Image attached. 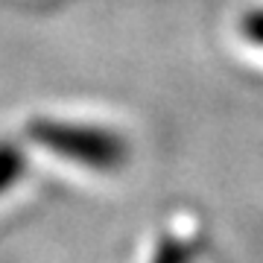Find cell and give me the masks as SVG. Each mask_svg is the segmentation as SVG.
Masks as SVG:
<instances>
[{
    "label": "cell",
    "instance_id": "1",
    "mask_svg": "<svg viewBox=\"0 0 263 263\" xmlns=\"http://www.w3.org/2000/svg\"><path fill=\"white\" fill-rule=\"evenodd\" d=\"M27 138L38 143L50 155L73 164V167L91 170L100 176L120 173L132 158V146L117 129L85 120H65V117H47L38 114L27 123Z\"/></svg>",
    "mask_w": 263,
    "mask_h": 263
},
{
    "label": "cell",
    "instance_id": "2",
    "mask_svg": "<svg viewBox=\"0 0 263 263\" xmlns=\"http://www.w3.org/2000/svg\"><path fill=\"white\" fill-rule=\"evenodd\" d=\"M27 176V152L15 138L0 135V196L18 187V181Z\"/></svg>",
    "mask_w": 263,
    "mask_h": 263
},
{
    "label": "cell",
    "instance_id": "3",
    "mask_svg": "<svg viewBox=\"0 0 263 263\" xmlns=\"http://www.w3.org/2000/svg\"><path fill=\"white\" fill-rule=\"evenodd\" d=\"M240 32H243V38H249L252 44L263 47V9L246 12L243 18H240Z\"/></svg>",
    "mask_w": 263,
    "mask_h": 263
}]
</instances>
